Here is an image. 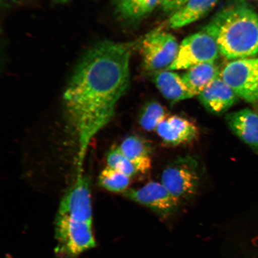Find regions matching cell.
Wrapping results in <instances>:
<instances>
[{"mask_svg": "<svg viewBox=\"0 0 258 258\" xmlns=\"http://www.w3.org/2000/svg\"><path fill=\"white\" fill-rule=\"evenodd\" d=\"M216 62L203 63L190 68L182 76L183 82L195 96H198L212 81L220 76Z\"/></svg>", "mask_w": 258, "mask_h": 258, "instance_id": "obj_16", "label": "cell"}, {"mask_svg": "<svg viewBox=\"0 0 258 258\" xmlns=\"http://www.w3.org/2000/svg\"><path fill=\"white\" fill-rule=\"evenodd\" d=\"M131 179L130 177L107 166L100 173L98 182L107 191L123 193L128 189Z\"/></svg>", "mask_w": 258, "mask_h": 258, "instance_id": "obj_19", "label": "cell"}, {"mask_svg": "<svg viewBox=\"0 0 258 258\" xmlns=\"http://www.w3.org/2000/svg\"><path fill=\"white\" fill-rule=\"evenodd\" d=\"M161 183L180 202L191 198L199 186L198 162L192 157L177 159L163 170Z\"/></svg>", "mask_w": 258, "mask_h": 258, "instance_id": "obj_6", "label": "cell"}, {"mask_svg": "<svg viewBox=\"0 0 258 258\" xmlns=\"http://www.w3.org/2000/svg\"><path fill=\"white\" fill-rule=\"evenodd\" d=\"M57 215L92 225L91 190L88 177L84 174L77 176L75 182L60 202Z\"/></svg>", "mask_w": 258, "mask_h": 258, "instance_id": "obj_8", "label": "cell"}, {"mask_svg": "<svg viewBox=\"0 0 258 258\" xmlns=\"http://www.w3.org/2000/svg\"><path fill=\"white\" fill-rule=\"evenodd\" d=\"M225 121L230 130L253 151L258 152V114L249 108L229 113Z\"/></svg>", "mask_w": 258, "mask_h": 258, "instance_id": "obj_12", "label": "cell"}, {"mask_svg": "<svg viewBox=\"0 0 258 258\" xmlns=\"http://www.w3.org/2000/svg\"><path fill=\"white\" fill-rule=\"evenodd\" d=\"M186 0H160V5L164 11L173 14L184 4Z\"/></svg>", "mask_w": 258, "mask_h": 258, "instance_id": "obj_21", "label": "cell"}, {"mask_svg": "<svg viewBox=\"0 0 258 258\" xmlns=\"http://www.w3.org/2000/svg\"><path fill=\"white\" fill-rule=\"evenodd\" d=\"M9 1L15 2V1H17V0H9Z\"/></svg>", "mask_w": 258, "mask_h": 258, "instance_id": "obj_23", "label": "cell"}, {"mask_svg": "<svg viewBox=\"0 0 258 258\" xmlns=\"http://www.w3.org/2000/svg\"><path fill=\"white\" fill-rule=\"evenodd\" d=\"M154 82L161 95L171 104L195 96L183 82L182 76L174 71L165 70L156 72L154 76Z\"/></svg>", "mask_w": 258, "mask_h": 258, "instance_id": "obj_13", "label": "cell"}, {"mask_svg": "<svg viewBox=\"0 0 258 258\" xmlns=\"http://www.w3.org/2000/svg\"><path fill=\"white\" fill-rule=\"evenodd\" d=\"M220 77L238 98L251 104L258 102V58L231 60Z\"/></svg>", "mask_w": 258, "mask_h": 258, "instance_id": "obj_5", "label": "cell"}, {"mask_svg": "<svg viewBox=\"0 0 258 258\" xmlns=\"http://www.w3.org/2000/svg\"><path fill=\"white\" fill-rule=\"evenodd\" d=\"M55 236L56 253L63 258L76 257L95 246L92 225L66 216H57Z\"/></svg>", "mask_w": 258, "mask_h": 258, "instance_id": "obj_4", "label": "cell"}, {"mask_svg": "<svg viewBox=\"0 0 258 258\" xmlns=\"http://www.w3.org/2000/svg\"><path fill=\"white\" fill-rule=\"evenodd\" d=\"M220 54L214 34L205 26L182 41L175 60L167 70H187L197 64L216 62Z\"/></svg>", "mask_w": 258, "mask_h": 258, "instance_id": "obj_3", "label": "cell"}, {"mask_svg": "<svg viewBox=\"0 0 258 258\" xmlns=\"http://www.w3.org/2000/svg\"><path fill=\"white\" fill-rule=\"evenodd\" d=\"M57 1L60 3H64L69 1V0H57Z\"/></svg>", "mask_w": 258, "mask_h": 258, "instance_id": "obj_22", "label": "cell"}, {"mask_svg": "<svg viewBox=\"0 0 258 258\" xmlns=\"http://www.w3.org/2000/svg\"><path fill=\"white\" fill-rule=\"evenodd\" d=\"M179 48L173 35L160 30L151 31L140 45L145 67L156 73L168 69L175 60Z\"/></svg>", "mask_w": 258, "mask_h": 258, "instance_id": "obj_7", "label": "cell"}, {"mask_svg": "<svg viewBox=\"0 0 258 258\" xmlns=\"http://www.w3.org/2000/svg\"><path fill=\"white\" fill-rule=\"evenodd\" d=\"M167 117L165 109L160 103L152 101L145 105L142 110L139 123L147 132L156 131L157 128Z\"/></svg>", "mask_w": 258, "mask_h": 258, "instance_id": "obj_18", "label": "cell"}, {"mask_svg": "<svg viewBox=\"0 0 258 258\" xmlns=\"http://www.w3.org/2000/svg\"><path fill=\"white\" fill-rule=\"evenodd\" d=\"M118 149L135 164L139 173H145L152 167V145L145 139L132 135L125 139Z\"/></svg>", "mask_w": 258, "mask_h": 258, "instance_id": "obj_14", "label": "cell"}, {"mask_svg": "<svg viewBox=\"0 0 258 258\" xmlns=\"http://www.w3.org/2000/svg\"><path fill=\"white\" fill-rule=\"evenodd\" d=\"M158 136L167 146L176 147L192 143L199 135V128L182 116H167L156 130Z\"/></svg>", "mask_w": 258, "mask_h": 258, "instance_id": "obj_10", "label": "cell"}, {"mask_svg": "<svg viewBox=\"0 0 258 258\" xmlns=\"http://www.w3.org/2000/svg\"><path fill=\"white\" fill-rule=\"evenodd\" d=\"M214 34L221 54L234 60L258 54V15L244 2L219 11L206 25Z\"/></svg>", "mask_w": 258, "mask_h": 258, "instance_id": "obj_2", "label": "cell"}, {"mask_svg": "<svg viewBox=\"0 0 258 258\" xmlns=\"http://www.w3.org/2000/svg\"><path fill=\"white\" fill-rule=\"evenodd\" d=\"M160 0H118V14L123 20L130 22H138L150 15Z\"/></svg>", "mask_w": 258, "mask_h": 258, "instance_id": "obj_17", "label": "cell"}, {"mask_svg": "<svg viewBox=\"0 0 258 258\" xmlns=\"http://www.w3.org/2000/svg\"><path fill=\"white\" fill-rule=\"evenodd\" d=\"M125 198L152 210L162 217L175 212L180 202L161 182H150L139 188L128 189Z\"/></svg>", "mask_w": 258, "mask_h": 258, "instance_id": "obj_9", "label": "cell"}, {"mask_svg": "<svg viewBox=\"0 0 258 258\" xmlns=\"http://www.w3.org/2000/svg\"><path fill=\"white\" fill-rule=\"evenodd\" d=\"M252 1H257V0H252Z\"/></svg>", "mask_w": 258, "mask_h": 258, "instance_id": "obj_24", "label": "cell"}, {"mask_svg": "<svg viewBox=\"0 0 258 258\" xmlns=\"http://www.w3.org/2000/svg\"><path fill=\"white\" fill-rule=\"evenodd\" d=\"M106 163L108 167L124 174L131 178L139 173L135 164L122 155L117 147L112 148L109 151L106 157Z\"/></svg>", "mask_w": 258, "mask_h": 258, "instance_id": "obj_20", "label": "cell"}, {"mask_svg": "<svg viewBox=\"0 0 258 258\" xmlns=\"http://www.w3.org/2000/svg\"><path fill=\"white\" fill-rule=\"evenodd\" d=\"M219 0H186L181 7L171 15L169 25L179 29L198 21L217 5Z\"/></svg>", "mask_w": 258, "mask_h": 258, "instance_id": "obj_15", "label": "cell"}, {"mask_svg": "<svg viewBox=\"0 0 258 258\" xmlns=\"http://www.w3.org/2000/svg\"><path fill=\"white\" fill-rule=\"evenodd\" d=\"M131 43L105 41L77 64L63 96L64 110L76 138L77 175L83 173L90 143L111 120L130 80Z\"/></svg>", "mask_w": 258, "mask_h": 258, "instance_id": "obj_1", "label": "cell"}, {"mask_svg": "<svg viewBox=\"0 0 258 258\" xmlns=\"http://www.w3.org/2000/svg\"><path fill=\"white\" fill-rule=\"evenodd\" d=\"M198 96L206 110L214 115L224 114L239 98L220 76L212 81Z\"/></svg>", "mask_w": 258, "mask_h": 258, "instance_id": "obj_11", "label": "cell"}]
</instances>
